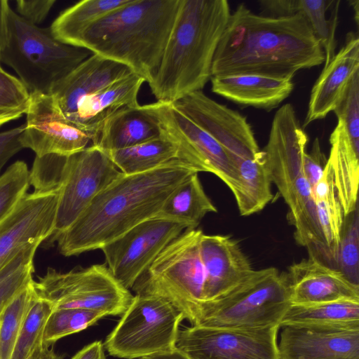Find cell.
I'll list each match as a JSON object with an SVG mask.
<instances>
[{"label": "cell", "mask_w": 359, "mask_h": 359, "mask_svg": "<svg viewBox=\"0 0 359 359\" xmlns=\"http://www.w3.org/2000/svg\"><path fill=\"white\" fill-rule=\"evenodd\" d=\"M325 61L323 50L301 13L257 15L244 4L231 13L216 49L212 76L257 75L292 79Z\"/></svg>", "instance_id": "cell-1"}, {"label": "cell", "mask_w": 359, "mask_h": 359, "mask_svg": "<svg viewBox=\"0 0 359 359\" xmlns=\"http://www.w3.org/2000/svg\"><path fill=\"white\" fill-rule=\"evenodd\" d=\"M198 172L191 165L176 158L144 172L122 173L55 238L59 252L69 257L100 249L139 223L155 217L172 192Z\"/></svg>", "instance_id": "cell-2"}, {"label": "cell", "mask_w": 359, "mask_h": 359, "mask_svg": "<svg viewBox=\"0 0 359 359\" xmlns=\"http://www.w3.org/2000/svg\"><path fill=\"white\" fill-rule=\"evenodd\" d=\"M226 0H181L159 66L148 82L157 102L202 90L230 14Z\"/></svg>", "instance_id": "cell-3"}, {"label": "cell", "mask_w": 359, "mask_h": 359, "mask_svg": "<svg viewBox=\"0 0 359 359\" xmlns=\"http://www.w3.org/2000/svg\"><path fill=\"white\" fill-rule=\"evenodd\" d=\"M181 0H132L92 25L77 47L123 64L149 82L157 70Z\"/></svg>", "instance_id": "cell-4"}, {"label": "cell", "mask_w": 359, "mask_h": 359, "mask_svg": "<svg viewBox=\"0 0 359 359\" xmlns=\"http://www.w3.org/2000/svg\"><path fill=\"white\" fill-rule=\"evenodd\" d=\"M307 142L293 106L287 103L276 112L263 151L271 182L289 208L288 219L294 227L296 242L306 248L309 256L336 268L318 222L312 188L303 169Z\"/></svg>", "instance_id": "cell-5"}, {"label": "cell", "mask_w": 359, "mask_h": 359, "mask_svg": "<svg viewBox=\"0 0 359 359\" xmlns=\"http://www.w3.org/2000/svg\"><path fill=\"white\" fill-rule=\"evenodd\" d=\"M122 172L107 151L95 145L69 156H36L30 170L35 191L59 189L55 238L70 227L93 200Z\"/></svg>", "instance_id": "cell-6"}, {"label": "cell", "mask_w": 359, "mask_h": 359, "mask_svg": "<svg viewBox=\"0 0 359 359\" xmlns=\"http://www.w3.org/2000/svg\"><path fill=\"white\" fill-rule=\"evenodd\" d=\"M92 54L60 41L50 27L32 25L9 7L0 62L17 73L29 93L50 94L57 82Z\"/></svg>", "instance_id": "cell-7"}, {"label": "cell", "mask_w": 359, "mask_h": 359, "mask_svg": "<svg viewBox=\"0 0 359 359\" xmlns=\"http://www.w3.org/2000/svg\"><path fill=\"white\" fill-rule=\"evenodd\" d=\"M290 305L285 274L269 267L255 270L226 295L198 304L183 315L191 326L262 328L280 326Z\"/></svg>", "instance_id": "cell-8"}, {"label": "cell", "mask_w": 359, "mask_h": 359, "mask_svg": "<svg viewBox=\"0 0 359 359\" xmlns=\"http://www.w3.org/2000/svg\"><path fill=\"white\" fill-rule=\"evenodd\" d=\"M183 313L162 297L136 294L104 347L114 357L135 359L175 349Z\"/></svg>", "instance_id": "cell-9"}, {"label": "cell", "mask_w": 359, "mask_h": 359, "mask_svg": "<svg viewBox=\"0 0 359 359\" xmlns=\"http://www.w3.org/2000/svg\"><path fill=\"white\" fill-rule=\"evenodd\" d=\"M200 229H186L168 245L132 289L162 297L182 313L203 302L205 272L200 253Z\"/></svg>", "instance_id": "cell-10"}, {"label": "cell", "mask_w": 359, "mask_h": 359, "mask_svg": "<svg viewBox=\"0 0 359 359\" xmlns=\"http://www.w3.org/2000/svg\"><path fill=\"white\" fill-rule=\"evenodd\" d=\"M34 287L36 294L50 302L53 309H86L104 316L122 315L134 297L104 264L66 273L48 268L34 281Z\"/></svg>", "instance_id": "cell-11"}, {"label": "cell", "mask_w": 359, "mask_h": 359, "mask_svg": "<svg viewBox=\"0 0 359 359\" xmlns=\"http://www.w3.org/2000/svg\"><path fill=\"white\" fill-rule=\"evenodd\" d=\"M279 327H183L175 347L191 359H279Z\"/></svg>", "instance_id": "cell-12"}, {"label": "cell", "mask_w": 359, "mask_h": 359, "mask_svg": "<svg viewBox=\"0 0 359 359\" xmlns=\"http://www.w3.org/2000/svg\"><path fill=\"white\" fill-rule=\"evenodd\" d=\"M188 226L155 216L147 219L104 245L107 266L124 287H133L157 256Z\"/></svg>", "instance_id": "cell-13"}, {"label": "cell", "mask_w": 359, "mask_h": 359, "mask_svg": "<svg viewBox=\"0 0 359 359\" xmlns=\"http://www.w3.org/2000/svg\"><path fill=\"white\" fill-rule=\"evenodd\" d=\"M170 104L215 139L236 168L241 161L254 158L260 153L246 117L211 99L202 90Z\"/></svg>", "instance_id": "cell-14"}, {"label": "cell", "mask_w": 359, "mask_h": 359, "mask_svg": "<svg viewBox=\"0 0 359 359\" xmlns=\"http://www.w3.org/2000/svg\"><path fill=\"white\" fill-rule=\"evenodd\" d=\"M25 128L20 135L23 147L36 156H69L92 145L89 135L68 121L50 94L30 93Z\"/></svg>", "instance_id": "cell-15"}, {"label": "cell", "mask_w": 359, "mask_h": 359, "mask_svg": "<svg viewBox=\"0 0 359 359\" xmlns=\"http://www.w3.org/2000/svg\"><path fill=\"white\" fill-rule=\"evenodd\" d=\"M156 102L163 134L177 145L178 158L199 172L215 175L232 191L238 182V170L222 147L171 104Z\"/></svg>", "instance_id": "cell-16"}, {"label": "cell", "mask_w": 359, "mask_h": 359, "mask_svg": "<svg viewBox=\"0 0 359 359\" xmlns=\"http://www.w3.org/2000/svg\"><path fill=\"white\" fill-rule=\"evenodd\" d=\"M59 189L27 193L0 222V268L21 248L54 233Z\"/></svg>", "instance_id": "cell-17"}, {"label": "cell", "mask_w": 359, "mask_h": 359, "mask_svg": "<svg viewBox=\"0 0 359 359\" xmlns=\"http://www.w3.org/2000/svg\"><path fill=\"white\" fill-rule=\"evenodd\" d=\"M200 253L205 272L201 303L226 295L255 271L239 244L229 236L203 233Z\"/></svg>", "instance_id": "cell-18"}, {"label": "cell", "mask_w": 359, "mask_h": 359, "mask_svg": "<svg viewBox=\"0 0 359 359\" xmlns=\"http://www.w3.org/2000/svg\"><path fill=\"white\" fill-rule=\"evenodd\" d=\"M285 274L293 305H311L339 300H359V286L337 269L309 256L292 264Z\"/></svg>", "instance_id": "cell-19"}, {"label": "cell", "mask_w": 359, "mask_h": 359, "mask_svg": "<svg viewBox=\"0 0 359 359\" xmlns=\"http://www.w3.org/2000/svg\"><path fill=\"white\" fill-rule=\"evenodd\" d=\"M283 327L279 359H359V330Z\"/></svg>", "instance_id": "cell-20"}, {"label": "cell", "mask_w": 359, "mask_h": 359, "mask_svg": "<svg viewBox=\"0 0 359 359\" xmlns=\"http://www.w3.org/2000/svg\"><path fill=\"white\" fill-rule=\"evenodd\" d=\"M358 69L359 38L358 34L350 32L343 46L324 66L311 89L304 128L314 121L324 118L334 110Z\"/></svg>", "instance_id": "cell-21"}, {"label": "cell", "mask_w": 359, "mask_h": 359, "mask_svg": "<svg viewBox=\"0 0 359 359\" xmlns=\"http://www.w3.org/2000/svg\"><path fill=\"white\" fill-rule=\"evenodd\" d=\"M131 73L126 65L93 53L57 82L50 94L68 119L83 99Z\"/></svg>", "instance_id": "cell-22"}, {"label": "cell", "mask_w": 359, "mask_h": 359, "mask_svg": "<svg viewBox=\"0 0 359 359\" xmlns=\"http://www.w3.org/2000/svg\"><path fill=\"white\" fill-rule=\"evenodd\" d=\"M144 82L142 76L131 73L83 99L67 120L89 135L93 145L110 116L124 107L140 104L138 93Z\"/></svg>", "instance_id": "cell-23"}, {"label": "cell", "mask_w": 359, "mask_h": 359, "mask_svg": "<svg viewBox=\"0 0 359 359\" xmlns=\"http://www.w3.org/2000/svg\"><path fill=\"white\" fill-rule=\"evenodd\" d=\"M163 135L157 102L126 107L103 124L95 145L105 151L130 147Z\"/></svg>", "instance_id": "cell-24"}, {"label": "cell", "mask_w": 359, "mask_h": 359, "mask_svg": "<svg viewBox=\"0 0 359 359\" xmlns=\"http://www.w3.org/2000/svg\"><path fill=\"white\" fill-rule=\"evenodd\" d=\"M212 91L241 105L271 111L294 89L292 79L257 75L212 76Z\"/></svg>", "instance_id": "cell-25"}, {"label": "cell", "mask_w": 359, "mask_h": 359, "mask_svg": "<svg viewBox=\"0 0 359 359\" xmlns=\"http://www.w3.org/2000/svg\"><path fill=\"white\" fill-rule=\"evenodd\" d=\"M330 144L327 161L346 217L358 204L359 145L351 141L339 121L330 136Z\"/></svg>", "instance_id": "cell-26"}, {"label": "cell", "mask_w": 359, "mask_h": 359, "mask_svg": "<svg viewBox=\"0 0 359 359\" xmlns=\"http://www.w3.org/2000/svg\"><path fill=\"white\" fill-rule=\"evenodd\" d=\"M285 326L359 330V300L291 304L280 323Z\"/></svg>", "instance_id": "cell-27"}, {"label": "cell", "mask_w": 359, "mask_h": 359, "mask_svg": "<svg viewBox=\"0 0 359 359\" xmlns=\"http://www.w3.org/2000/svg\"><path fill=\"white\" fill-rule=\"evenodd\" d=\"M238 182L231 191L239 213L250 216L261 211L273 198L271 178L263 151L237 166Z\"/></svg>", "instance_id": "cell-28"}, {"label": "cell", "mask_w": 359, "mask_h": 359, "mask_svg": "<svg viewBox=\"0 0 359 359\" xmlns=\"http://www.w3.org/2000/svg\"><path fill=\"white\" fill-rule=\"evenodd\" d=\"M132 0H84L66 8L50 28L60 41L77 46L83 34L96 22Z\"/></svg>", "instance_id": "cell-29"}, {"label": "cell", "mask_w": 359, "mask_h": 359, "mask_svg": "<svg viewBox=\"0 0 359 359\" xmlns=\"http://www.w3.org/2000/svg\"><path fill=\"white\" fill-rule=\"evenodd\" d=\"M198 174L191 175L176 188L156 216L184 223L189 229H194L208 213L217 212Z\"/></svg>", "instance_id": "cell-30"}, {"label": "cell", "mask_w": 359, "mask_h": 359, "mask_svg": "<svg viewBox=\"0 0 359 359\" xmlns=\"http://www.w3.org/2000/svg\"><path fill=\"white\" fill-rule=\"evenodd\" d=\"M312 191L318 222L337 267V250L345 217L333 171L327 160L323 175Z\"/></svg>", "instance_id": "cell-31"}, {"label": "cell", "mask_w": 359, "mask_h": 359, "mask_svg": "<svg viewBox=\"0 0 359 359\" xmlns=\"http://www.w3.org/2000/svg\"><path fill=\"white\" fill-rule=\"evenodd\" d=\"M107 152L116 168L126 175L144 172L178 158L177 145L164 134L130 147Z\"/></svg>", "instance_id": "cell-32"}, {"label": "cell", "mask_w": 359, "mask_h": 359, "mask_svg": "<svg viewBox=\"0 0 359 359\" xmlns=\"http://www.w3.org/2000/svg\"><path fill=\"white\" fill-rule=\"evenodd\" d=\"M339 4V0H298V12L306 18L323 50L324 66L336 53Z\"/></svg>", "instance_id": "cell-33"}, {"label": "cell", "mask_w": 359, "mask_h": 359, "mask_svg": "<svg viewBox=\"0 0 359 359\" xmlns=\"http://www.w3.org/2000/svg\"><path fill=\"white\" fill-rule=\"evenodd\" d=\"M40 243L21 248L0 268V314L33 281L34 258Z\"/></svg>", "instance_id": "cell-34"}, {"label": "cell", "mask_w": 359, "mask_h": 359, "mask_svg": "<svg viewBox=\"0 0 359 359\" xmlns=\"http://www.w3.org/2000/svg\"><path fill=\"white\" fill-rule=\"evenodd\" d=\"M53 307L36 293L17 339L11 359H33L43 348V336Z\"/></svg>", "instance_id": "cell-35"}, {"label": "cell", "mask_w": 359, "mask_h": 359, "mask_svg": "<svg viewBox=\"0 0 359 359\" xmlns=\"http://www.w3.org/2000/svg\"><path fill=\"white\" fill-rule=\"evenodd\" d=\"M34 281L20 292L0 314V359L11 358L17 339L36 296Z\"/></svg>", "instance_id": "cell-36"}, {"label": "cell", "mask_w": 359, "mask_h": 359, "mask_svg": "<svg viewBox=\"0 0 359 359\" xmlns=\"http://www.w3.org/2000/svg\"><path fill=\"white\" fill-rule=\"evenodd\" d=\"M103 317L102 313L90 310L54 309L45 325L43 344L50 347L60 339L81 332Z\"/></svg>", "instance_id": "cell-37"}, {"label": "cell", "mask_w": 359, "mask_h": 359, "mask_svg": "<svg viewBox=\"0 0 359 359\" xmlns=\"http://www.w3.org/2000/svg\"><path fill=\"white\" fill-rule=\"evenodd\" d=\"M359 205L345 217L340 236L337 269L359 286Z\"/></svg>", "instance_id": "cell-38"}, {"label": "cell", "mask_w": 359, "mask_h": 359, "mask_svg": "<svg viewBox=\"0 0 359 359\" xmlns=\"http://www.w3.org/2000/svg\"><path fill=\"white\" fill-rule=\"evenodd\" d=\"M30 170L17 161L0 175V222L25 196L30 187Z\"/></svg>", "instance_id": "cell-39"}, {"label": "cell", "mask_w": 359, "mask_h": 359, "mask_svg": "<svg viewBox=\"0 0 359 359\" xmlns=\"http://www.w3.org/2000/svg\"><path fill=\"white\" fill-rule=\"evenodd\" d=\"M29 98L22 81L0 67V126L25 114Z\"/></svg>", "instance_id": "cell-40"}, {"label": "cell", "mask_w": 359, "mask_h": 359, "mask_svg": "<svg viewBox=\"0 0 359 359\" xmlns=\"http://www.w3.org/2000/svg\"><path fill=\"white\" fill-rule=\"evenodd\" d=\"M333 111L351 141L359 145V69L352 76L342 98Z\"/></svg>", "instance_id": "cell-41"}, {"label": "cell", "mask_w": 359, "mask_h": 359, "mask_svg": "<svg viewBox=\"0 0 359 359\" xmlns=\"http://www.w3.org/2000/svg\"><path fill=\"white\" fill-rule=\"evenodd\" d=\"M55 0H18L16 13L27 22L37 25L48 15Z\"/></svg>", "instance_id": "cell-42"}, {"label": "cell", "mask_w": 359, "mask_h": 359, "mask_svg": "<svg viewBox=\"0 0 359 359\" xmlns=\"http://www.w3.org/2000/svg\"><path fill=\"white\" fill-rule=\"evenodd\" d=\"M327 160L321 150L320 141L316 137L311 151L306 152L303 158L304 172L312 189L321 178Z\"/></svg>", "instance_id": "cell-43"}, {"label": "cell", "mask_w": 359, "mask_h": 359, "mask_svg": "<svg viewBox=\"0 0 359 359\" xmlns=\"http://www.w3.org/2000/svg\"><path fill=\"white\" fill-rule=\"evenodd\" d=\"M25 128V123L0 133V175L2 168L9 159L23 149L20 135Z\"/></svg>", "instance_id": "cell-44"}, {"label": "cell", "mask_w": 359, "mask_h": 359, "mask_svg": "<svg viewBox=\"0 0 359 359\" xmlns=\"http://www.w3.org/2000/svg\"><path fill=\"white\" fill-rule=\"evenodd\" d=\"M259 4L269 17H287L299 13L298 0H261Z\"/></svg>", "instance_id": "cell-45"}, {"label": "cell", "mask_w": 359, "mask_h": 359, "mask_svg": "<svg viewBox=\"0 0 359 359\" xmlns=\"http://www.w3.org/2000/svg\"><path fill=\"white\" fill-rule=\"evenodd\" d=\"M72 359H107L104 344L101 341H93L77 352Z\"/></svg>", "instance_id": "cell-46"}, {"label": "cell", "mask_w": 359, "mask_h": 359, "mask_svg": "<svg viewBox=\"0 0 359 359\" xmlns=\"http://www.w3.org/2000/svg\"><path fill=\"white\" fill-rule=\"evenodd\" d=\"M10 6L8 1L0 0V49L4 42L7 29V14Z\"/></svg>", "instance_id": "cell-47"}, {"label": "cell", "mask_w": 359, "mask_h": 359, "mask_svg": "<svg viewBox=\"0 0 359 359\" xmlns=\"http://www.w3.org/2000/svg\"><path fill=\"white\" fill-rule=\"evenodd\" d=\"M139 359H191L187 355L175 348L169 351L153 354Z\"/></svg>", "instance_id": "cell-48"}, {"label": "cell", "mask_w": 359, "mask_h": 359, "mask_svg": "<svg viewBox=\"0 0 359 359\" xmlns=\"http://www.w3.org/2000/svg\"><path fill=\"white\" fill-rule=\"evenodd\" d=\"M64 357V355L56 353L53 349L43 346V348L37 353L33 359H63Z\"/></svg>", "instance_id": "cell-49"}, {"label": "cell", "mask_w": 359, "mask_h": 359, "mask_svg": "<svg viewBox=\"0 0 359 359\" xmlns=\"http://www.w3.org/2000/svg\"><path fill=\"white\" fill-rule=\"evenodd\" d=\"M0 67H1V65H0Z\"/></svg>", "instance_id": "cell-50"}]
</instances>
